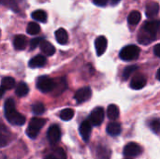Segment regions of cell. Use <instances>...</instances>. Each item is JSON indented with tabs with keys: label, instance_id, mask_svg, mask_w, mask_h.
<instances>
[{
	"label": "cell",
	"instance_id": "cell-38",
	"mask_svg": "<svg viewBox=\"0 0 160 159\" xmlns=\"http://www.w3.org/2000/svg\"><path fill=\"white\" fill-rule=\"evenodd\" d=\"M159 69H158V72H157V79H158V80H159Z\"/></svg>",
	"mask_w": 160,
	"mask_h": 159
},
{
	"label": "cell",
	"instance_id": "cell-24",
	"mask_svg": "<svg viewBox=\"0 0 160 159\" xmlns=\"http://www.w3.org/2000/svg\"><path fill=\"white\" fill-rule=\"evenodd\" d=\"M32 18L38 22H46L47 21V13L44 11V10H35L33 13H32Z\"/></svg>",
	"mask_w": 160,
	"mask_h": 159
},
{
	"label": "cell",
	"instance_id": "cell-5",
	"mask_svg": "<svg viewBox=\"0 0 160 159\" xmlns=\"http://www.w3.org/2000/svg\"><path fill=\"white\" fill-rule=\"evenodd\" d=\"M56 86L55 82L48 76H40L37 80V87L42 93H48L52 91Z\"/></svg>",
	"mask_w": 160,
	"mask_h": 159
},
{
	"label": "cell",
	"instance_id": "cell-27",
	"mask_svg": "<svg viewBox=\"0 0 160 159\" xmlns=\"http://www.w3.org/2000/svg\"><path fill=\"white\" fill-rule=\"evenodd\" d=\"M74 116V111L72 109H65L60 112V118L63 121H69L73 118Z\"/></svg>",
	"mask_w": 160,
	"mask_h": 159
},
{
	"label": "cell",
	"instance_id": "cell-21",
	"mask_svg": "<svg viewBox=\"0 0 160 159\" xmlns=\"http://www.w3.org/2000/svg\"><path fill=\"white\" fill-rule=\"evenodd\" d=\"M141 19H142L141 12L138 10H133L129 13V15L128 17V22L131 25H136L140 22Z\"/></svg>",
	"mask_w": 160,
	"mask_h": 159
},
{
	"label": "cell",
	"instance_id": "cell-9",
	"mask_svg": "<svg viewBox=\"0 0 160 159\" xmlns=\"http://www.w3.org/2000/svg\"><path fill=\"white\" fill-rule=\"evenodd\" d=\"M142 147L135 142H130L127 144L124 148V155L128 157H138L142 154Z\"/></svg>",
	"mask_w": 160,
	"mask_h": 159
},
{
	"label": "cell",
	"instance_id": "cell-33",
	"mask_svg": "<svg viewBox=\"0 0 160 159\" xmlns=\"http://www.w3.org/2000/svg\"><path fill=\"white\" fill-rule=\"evenodd\" d=\"M41 40H42V38H40V37H36V38L31 39V41H30V49L33 50V49L37 48L38 46H39V43L41 42Z\"/></svg>",
	"mask_w": 160,
	"mask_h": 159
},
{
	"label": "cell",
	"instance_id": "cell-8",
	"mask_svg": "<svg viewBox=\"0 0 160 159\" xmlns=\"http://www.w3.org/2000/svg\"><path fill=\"white\" fill-rule=\"evenodd\" d=\"M91 96H92L91 88L89 86H85V87H82V88L79 89L75 93L74 98H75L77 103L81 104V103H83V102L89 100L91 98Z\"/></svg>",
	"mask_w": 160,
	"mask_h": 159
},
{
	"label": "cell",
	"instance_id": "cell-32",
	"mask_svg": "<svg viewBox=\"0 0 160 159\" xmlns=\"http://www.w3.org/2000/svg\"><path fill=\"white\" fill-rule=\"evenodd\" d=\"M150 126V128L156 133V134H158L159 133V128H160V123L159 119L158 118H156L154 120H152L149 124Z\"/></svg>",
	"mask_w": 160,
	"mask_h": 159
},
{
	"label": "cell",
	"instance_id": "cell-31",
	"mask_svg": "<svg viewBox=\"0 0 160 159\" xmlns=\"http://www.w3.org/2000/svg\"><path fill=\"white\" fill-rule=\"evenodd\" d=\"M32 111H33V112H34L35 114L40 115V114H42V113L45 112V107H44V105H43L42 103L37 102V103L33 104V106H32Z\"/></svg>",
	"mask_w": 160,
	"mask_h": 159
},
{
	"label": "cell",
	"instance_id": "cell-30",
	"mask_svg": "<svg viewBox=\"0 0 160 159\" xmlns=\"http://www.w3.org/2000/svg\"><path fill=\"white\" fill-rule=\"evenodd\" d=\"M138 69V67L136 65H133V66H129V67H127L123 72V78L125 80H128L136 70Z\"/></svg>",
	"mask_w": 160,
	"mask_h": 159
},
{
	"label": "cell",
	"instance_id": "cell-35",
	"mask_svg": "<svg viewBox=\"0 0 160 159\" xmlns=\"http://www.w3.org/2000/svg\"><path fill=\"white\" fill-rule=\"evenodd\" d=\"M160 45L159 44H157L156 46H155V49H154V52H155V54L158 56V57H159L160 56Z\"/></svg>",
	"mask_w": 160,
	"mask_h": 159
},
{
	"label": "cell",
	"instance_id": "cell-37",
	"mask_svg": "<svg viewBox=\"0 0 160 159\" xmlns=\"http://www.w3.org/2000/svg\"><path fill=\"white\" fill-rule=\"evenodd\" d=\"M110 1H111L112 5H115V4H117L118 2H120L121 0H110Z\"/></svg>",
	"mask_w": 160,
	"mask_h": 159
},
{
	"label": "cell",
	"instance_id": "cell-15",
	"mask_svg": "<svg viewBox=\"0 0 160 159\" xmlns=\"http://www.w3.org/2000/svg\"><path fill=\"white\" fill-rule=\"evenodd\" d=\"M39 47H40V50L42 51V52L45 53L48 56H52V55H53L55 53L54 46L51 42H49L47 40L42 39L41 42L39 43Z\"/></svg>",
	"mask_w": 160,
	"mask_h": 159
},
{
	"label": "cell",
	"instance_id": "cell-11",
	"mask_svg": "<svg viewBox=\"0 0 160 159\" xmlns=\"http://www.w3.org/2000/svg\"><path fill=\"white\" fill-rule=\"evenodd\" d=\"M146 82H147V80H146L145 76L139 74L132 78V80L130 82V87L134 90H140L146 85Z\"/></svg>",
	"mask_w": 160,
	"mask_h": 159
},
{
	"label": "cell",
	"instance_id": "cell-25",
	"mask_svg": "<svg viewBox=\"0 0 160 159\" xmlns=\"http://www.w3.org/2000/svg\"><path fill=\"white\" fill-rule=\"evenodd\" d=\"M44 159H66V154L62 148H56L52 154L48 155Z\"/></svg>",
	"mask_w": 160,
	"mask_h": 159
},
{
	"label": "cell",
	"instance_id": "cell-26",
	"mask_svg": "<svg viewBox=\"0 0 160 159\" xmlns=\"http://www.w3.org/2000/svg\"><path fill=\"white\" fill-rule=\"evenodd\" d=\"M0 4H2L4 6H8V7H10L11 9H13L17 13L20 11L19 3L17 0H0Z\"/></svg>",
	"mask_w": 160,
	"mask_h": 159
},
{
	"label": "cell",
	"instance_id": "cell-19",
	"mask_svg": "<svg viewBox=\"0 0 160 159\" xmlns=\"http://www.w3.org/2000/svg\"><path fill=\"white\" fill-rule=\"evenodd\" d=\"M121 125L117 122H112L107 126V132L112 137L118 136L121 133Z\"/></svg>",
	"mask_w": 160,
	"mask_h": 159
},
{
	"label": "cell",
	"instance_id": "cell-34",
	"mask_svg": "<svg viewBox=\"0 0 160 159\" xmlns=\"http://www.w3.org/2000/svg\"><path fill=\"white\" fill-rule=\"evenodd\" d=\"M94 4L98 6V7H104L107 5V3L109 2V0H93Z\"/></svg>",
	"mask_w": 160,
	"mask_h": 159
},
{
	"label": "cell",
	"instance_id": "cell-10",
	"mask_svg": "<svg viewBox=\"0 0 160 159\" xmlns=\"http://www.w3.org/2000/svg\"><path fill=\"white\" fill-rule=\"evenodd\" d=\"M11 138V133L8 130L4 124L0 122V148L7 146Z\"/></svg>",
	"mask_w": 160,
	"mask_h": 159
},
{
	"label": "cell",
	"instance_id": "cell-18",
	"mask_svg": "<svg viewBox=\"0 0 160 159\" xmlns=\"http://www.w3.org/2000/svg\"><path fill=\"white\" fill-rule=\"evenodd\" d=\"M159 12V5L157 2H152L146 7V16L148 18L156 17Z\"/></svg>",
	"mask_w": 160,
	"mask_h": 159
},
{
	"label": "cell",
	"instance_id": "cell-29",
	"mask_svg": "<svg viewBox=\"0 0 160 159\" xmlns=\"http://www.w3.org/2000/svg\"><path fill=\"white\" fill-rule=\"evenodd\" d=\"M26 31L29 35H37L40 32V26L37 22H31L28 23Z\"/></svg>",
	"mask_w": 160,
	"mask_h": 159
},
{
	"label": "cell",
	"instance_id": "cell-39",
	"mask_svg": "<svg viewBox=\"0 0 160 159\" xmlns=\"http://www.w3.org/2000/svg\"><path fill=\"white\" fill-rule=\"evenodd\" d=\"M0 36H1V31H0Z\"/></svg>",
	"mask_w": 160,
	"mask_h": 159
},
{
	"label": "cell",
	"instance_id": "cell-14",
	"mask_svg": "<svg viewBox=\"0 0 160 159\" xmlns=\"http://www.w3.org/2000/svg\"><path fill=\"white\" fill-rule=\"evenodd\" d=\"M47 63V59L45 56L38 54L36 55L35 57H33L30 61H29V67L32 68H37V67H42L46 65Z\"/></svg>",
	"mask_w": 160,
	"mask_h": 159
},
{
	"label": "cell",
	"instance_id": "cell-36",
	"mask_svg": "<svg viewBox=\"0 0 160 159\" xmlns=\"http://www.w3.org/2000/svg\"><path fill=\"white\" fill-rule=\"evenodd\" d=\"M4 94H5V90H4L3 88H1V87H0V99L3 97Z\"/></svg>",
	"mask_w": 160,
	"mask_h": 159
},
{
	"label": "cell",
	"instance_id": "cell-16",
	"mask_svg": "<svg viewBox=\"0 0 160 159\" xmlns=\"http://www.w3.org/2000/svg\"><path fill=\"white\" fill-rule=\"evenodd\" d=\"M26 44H27V38H26L25 36H23V35H17L14 37L13 45H14V48L16 50L22 51V50L25 49Z\"/></svg>",
	"mask_w": 160,
	"mask_h": 159
},
{
	"label": "cell",
	"instance_id": "cell-23",
	"mask_svg": "<svg viewBox=\"0 0 160 159\" xmlns=\"http://www.w3.org/2000/svg\"><path fill=\"white\" fill-rule=\"evenodd\" d=\"M28 92H29V87H28V85H27L25 82H20V83L17 85V87H16V95H17L18 97H25V96L28 94Z\"/></svg>",
	"mask_w": 160,
	"mask_h": 159
},
{
	"label": "cell",
	"instance_id": "cell-7",
	"mask_svg": "<svg viewBox=\"0 0 160 159\" xmlns=\"http://www.w3.org/2000/svg\"><path fill=\"white\" fill-rule=\"evenodd\" d=\"M47 138L51 144L54 145V144L58 143L59 141L61 140V129H60L59 126H57V125L51 126L47 132Z\"/></svg>",
	"mask_w": 160,
	"mask_h": 159
},
{
	"label": "cell",
	"instance_id": "cell-6",
	"mask_svg": "<svg viewBox=\"0 0 160 159\" xmlns=\"http://www.w3.org/2000/svg\"><path fill=\"white\" fill-rule=\"evenodd\" d=\"M104 110L101 107H97L95 108L89 117V122L92 126L95 127H98L102 124L103 120H104Z\"/></svg>",
	"mask_w": 160,
	"mask_h": 159
},
{
	"label": "cell",
	"instance_id": "cell-28",
	"mask_svg": "<svg viewBox=\"0 0 160 159\" xmlns=\"http://www.w3.org/2000/svg\"><path fill=\"white\" fill-rule=\"evenodd\" d=\"M97 157L98 159H110V151L103 146H99L97 150Z\"/></svg>",
	"mask_w": 160,
	"mask_h": 159
},
{
	"label": "cell",
	"instance_id": "cell-1",
	"mask_svg": "<svg viewBox=\"0 0 160 159\" xmlns=\"http://www.w3.org/2000/svg\"><path fill=\"white\" fill-rule=\"evenodd\" d=\"M159 30V21H148L146 22L139 35H138V41L142 45L150 44L152 41H154L157 38V34Z\"/></svg>",
	"mask_w": 160,
	"mask_h": 159
},
{
	"label": "cell",
	"instance_id": "cell-12",
	"mask_svg": "<svg viewBox=\"0 0 160 159\" xmlns=\"http://www.w3.org/2000/svg\"><path fill=\"white\" fill-rule=\"evenodd\" d=\"M95 46H96V51H97V54L98 56L102 55L108 46V40L104 36H100L98 37L96 41H95Z\"/></svg>",
	"mask_w": 160,
	"mask_h": 159
},
{
	"label": "cell",
	"instance_id": "cell-4",
	"mask_svg": "<svg viewBox=\"0 0 160 159\" xmlns=\"http://www.w3.org/2000/svg\"><path fill=\"white\" fill-rule=\"evenodd\" d=\"M140 48L136 45H128L124 47L119 53V56L124 61H132L140 56Z\"/></svg>",
	"mask_w": 160,
	"mask_h": 159
},
{
	"label": "cell",
	"instance_id": "cell-40",
	"mask_svg": "<svg viewBox=\"0 0 160 159\" xmlns=\"http://www.w3.org/2000/svg\"><path fill=\"white\" fill-rule=\"evenodd\" d=\"M125 159H131V158H125Z\"/></svg>",
	"mask_w": 160,
	"mask_h": 159
},
{
	"label": "cell",
	"instance_id": "cell-2",
	"mask_svg": "<svg viewBox=\"0 0 160 159\" xmlns=\"http://www.w3.org/2000/svg\"><path fill=\"white\" fill-rule=\"evenodd\" d=\"M5 116L7 120L14 126H22L25 123V117L15 108V102L9 98L5 102Z\"/></svg>",
	"mask_w": 160,
	"mask_h": 159
},
{
	"label": "cell",
	"instance_id": "cell-13",
	"mask_svg": "<svg viewBox=\"0 0 160 159\" xmlns=\"http://www.w3.org/2000/svg\"><path fill=\"white\" fill-rule=\"evenodd\" d=\"M91 131H92V125L88 120L83 121L81 126H80V134L84 142H87L91 136Z\"/></svg>",
	"mask_w": 160,
	"mask_h": 159
},
{
	"label": "cell",
	"instance_id": "cell-17",
	"mask_svg": "<svg viewBox=\"0 0 160 159\" xmlns=\"http://www.w3.org/2000/svg\"><path fill=\"white\" fill-rule=\"evenodd\" d=\"M55 38L59 44L65 45L68 41V32L64 28H59L55 31Z\"/></svg>",
	"mask_w": 160,
	"mask_h": 159
},
{
	"label": "cell",
	"instance_id": "cell-3",
	"mask_svg": "<svg viewBox=\"0 0 160 159\" xmlns=\"http://www.w3.org/2000/svg\"><path fill=\"white\" fill-rule=\"evenodd\" d=\"M45 124H46V120L43 118H38V117L33 118L27 127L26 135L30 139H36L38 133L40 132L41 128L45 126Z\"/></svg>",
	"mask_w": 160,
	"mask_h": 159
},
{
	"label": "cell",
	"instance_id": "cell-20",
	"mask_svg": "<svg viewBox=\"0 0 160 159\" xmlns=\"http://www.w3.org/2000/svg\"><path fill=\"white\" fill-rule=\"evenodd\" d=\"M119 108L114 105V104H111L109 107H108V110H107V115L109 117V119L112 120V121H115L118 117H119Z\"/></svg>",
	"mask_w": 160,
	"mask_h": 159
},
{
	"label": "cell",
	"instance_id": "cell-22",
	"mask_svg": "<svg viewBox=\"0 0 160 159\" xmlns=\"http://www.w3.org/2000/svg\"><path fill=\"white\" fill-rule=\"evenodd\" d=\"M15 85V80L11 77H5L1 80V88L5 91L12 89Z\"/></svg>",
	"mask_w": 160,
	"mask_h": 159
}]
</instances>
